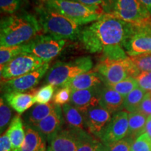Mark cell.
I'll use <instances>...</instances> for the list:
<instances>
[{
  "mask_svg": "<svg viewBox=\"0 0 151 151\" xmlns=\"http://www.w3.org/2000/svg\"><path fill=\"white\" fill-rule=\"evenodd\" d=\"M55 108V104L53 101L46 104H37L35 106L24 115L26 126L31 127H34L43 119L46 118L47 116H48L54 111Z\"/></svg>",
  "mask_w": 151,
  "mask_h": 151,
  "instance_id": "cell-22",
  "label": "cell"
},
{
  "mask_svg": "<svg viewBox=\"0 0 151 151\" xmlns=\"http://www.w3.org/2000/svg\"><path fill=\"white\" fill-rule=\"evenodd\" d=\"M147 117L145 115L136 111L129 113V128L127 137L134 141L139 136L146 132Z\"/></svg>",
  "mask_w": 151,
  "mask_h": 151,
  "instance_id": "cell-24",
  "label": "cell"
},
{
  "mask_svg": "<svg viewBox=\"0 0 151 151\" xmlns=\"http://www.w3.org/2000/svg\"><path fill=\"white\" fill-rule=\"evenodd\" d=\"M20 151H46L44 138L35 129L26 126L25 138Z\"/></svg>",
  "mask_w": 151,
  "mask_h": 151,
  "instance_id": "cell-23",
  "label": "cell"
},
{
  "mask_svg": "<svg viewBox=\"0 0 151 151\" xmlns=\"http://www.w3.org/2000/svg\"><path fill=\"white\" fill-rule=\"evenodd\" d=\"M134 24L104 16L83 28L80 40L91 53H101V58L122 60L128 58L124 45L133 31Z\"/></svg>",
  "mask_w": 151,
  "mask_h": 151,
  "instance_id": "cell-1",
  "label": "cell"
},
{
  "mask_svg": "<svg viewBox=\"0 0 151 151\" xmlns=\"http://www.w3.org/2000/svg\"><path fill=\"white\" fill-rule=\"evenodd\" d=\"M146 132L148 134L149 137L151 138V116L147 118L146 124Z\"/></svg>",
  "mask_w": 151,
  "mask_h": 151,
  "instance_id": "cell-41",
  "label": "cell"
},
{
  "mask_svg": "<svg viewBox=\"0 0 151 151\" xmlns=\"http://www.w3.org/2000/svg\"><path fill=\"white\" fill-rule=\"evenodd\" d=\"M102 83L103 81L101 76L94 69L93 71L77 76L62 87H68L71 90H80L101 86Z\"/></svg>",
  "mask_w": 151,
  "mask_h": 151,
  "instance_id": "cell-18",
  "label": "cell"
},
{
  "mask_svg": "<svg viewBox=\"0 0 151 151\" xmlns=\"http://www.w3.org/2000/svg\"><path fill=\"white\" fill-rule=\"evenodd\" d=\"M50 69V62L43 65L39 69L27 73V74L1 82V89L5 93L13 92H23L32 90L39 83L41 79L46 75Z\"/></svg>",
  "mask_w": 151,
  "mask_h": 151,
  "instance_id": "cell-11",
  "label": "cell"
},
{
  "mask_svg": "<svg viewBox=\"0 0 151 151\" xmlns=\"http://www.w3.org/2000/svg\"><path fill=\"white\" fill-rule=\"evenodd\" d=\"M67 43V40L59 39L48 35H38L27 43H24V53L31 54L50 62L59 55Z\"/></svg>",
  "mask_w": 151,
  "mask_h": 151,
  "instance_id": "cell-8",
  "label": "cell"
},
{
  "mask_svg": "<svg viewBox=\"0 0 151 151\" xmlns=\"http://www.w3.org/2000/svg\"><path fill=\"white\" fill-rule=\"evenodd\" d=\"M35 90L34 89L28 92H9L4 93V97L11 108L19 114H21L35 104Z\"/></svg>",
  "mask_w": 151,
  "mask_h": 151,
  "instance_id": "cell-17",
  "label": "cell"
},
{
  "mask_svg": "<svg viewBox=\"0 0 151 151\" xmlns=\"http://www.w3.org/2000/svg\"><path fill=\"white\" fill-rule=\"evenodd\" d=\"M139 1L151 14V0H139Z\"/></svg>",
  "mask_w": 151,
  "mask_h": 151,
  "instance_id": "cell-40",
  "label": "cell"
},
{
  "mask_svg": "<svg viewBox=\"0 0 151 151\" xmlns=\"http://www.w3.org/2000/svg\"><path fill=\"white\" fill-rule=\"evenodd\" d=\"M137 79L139 86L142 89L147 92L151 91V71L150 72H141L137 76Z\"/></svg>",
  "mask_w": 151,
  "mask_h": 151,
  "instance_id": "cell-36",
  "label": "cell"
},
{
  "mask_svg": "<svg viewBox=\"0 0 151 151\" xmlns=\"http://www.w3.org/2000/svg\"><path fill=\"white\" fill-rule=\"evenodd\" d=\"M41 30L37 16L27 11L4 16L0 22V45L9 47L27 43Z\"/></svg>",
  "mask_w": 151,
  "mask_h": 151,
  "instance_id": "cell-2",
  "label": "cell"
},
{
  "mask_svg": "<svg viewBox=\"0 0 151 151\" xmlns=\"http://www.w3.org/2000/svg\"><path fill=\"white\" fill-rule=\"evenodd\" d=\"M64 122L67 129L74 130H84L85 120L83 114L71 104L62 106Z\"/></svg>",
  "mask_w": 151,
  "mask_h": 151,
  "instance_id": "cell-20",
  "label": "cell"
},
{
  "mask_svg": "<svg viewBox=\"0 0 151 151\" xmlns=\"http://www.w3.org/2000/svg\"><path fill=\"white\" fill-rule=\"evenodd\" d=\"M64 122L62 109L60 105L55 104L54 111L41 120L39 123L32 128L35 129L47 140L51 141L55 136L61 131V128Z\"/></svg>",
  "mask_w": 151,
  "mask_h": 151,
  "instance_id": "cell-16",
  "label": "cell"
},
{
  "mask_svg": "<svg viewBox=\"0 0 151 151\" xmlns=\"http://www.w3.org/2000/svg\"><path fill=\"white\" fill-rule=\"evenodd\" d=\"M87 134L85 130L62 129L51 139L48 151H76Z\"/></svg>",
  "mask_w": 151,
  "mask_h": 151,
  "instance_id": "cell-13",
  "label": "cell"
},
{
  "mask_svg": "<svg viewBox=\"0 0 151 151\" xmlns=\"http://www.w3.org/2000/svg\"><path fill=\"white\" fill-rule=\"evenodd\" d=\"M105 16L134 24L151 21V14L139 0H104L101 5Z\"/></svg>",
  "mask_w": 151,
  "mask_h": 151,
  "instance_id": "cell-5",
  "label": "cell"
},
{
  "mask_svg": "<svg viewBox=\"0 0 151 151\" xmlns=\"http://www.w3.org/2000/svg\"><path fill=\"white\" fill-rule=\"evenodd\" d=\"M41 3L80 26L97 21L105 16L101 6H88L70 0H41Z\"/></svg>",
  "mask_w": 151,
  "mask_h": 151,
  "instance_id": "cell-4",
  "label": "cell"
},
{
  "mask_svg": "<svg viewBox=\"0 0 151 151\" xmlns=\"http://www.w3.org/2000/svg\"><path fill=\"white\" fill-rule=\"evenodd\" d=\"M83 117L88 133L99 138L112 118L111 113L100 105L88 109Z\"/></svg>",
  "mask_w": 151,
  "mask_h": 151,
  "instance_id": "cell-14",
  "label": "cell"
},
{
  "mask_svg": "<svg viewBox=\"0 0 151 151\" xmlns=\"http://www.w3.org/2000/svg\"><path fill=\"white\" fill-rule=\"evenodd\" d=\"M35 12L41 30L45 35L63 40L80 39L83 28L63 15L47 7L43 3L36 7Z\"/></svg>",
  "mask_w": 151,
  "mask_h": 151,
  "instance_id": "cell-3",
  "label": "cell"
},
{
  "mask_svg": "<svg viewBox=\"0 0 151 151\" xmlns=\"http://www.w3.org/2000/svg\"><path fill=\"white\" fill-rule=\"evenodd\" d=\"M134 140L127 137L125 139L102 145L101 151H131V146Z\"/></svg>",
  "mask_w": 151,
  "mask_h": 151,
  "instance_id": "cell-30",
  "label": "cell"
},
{
  "mask_svg": "<svg viewBox=\"0 0 151 151\" xmlns=\"http://www.w3.org/2000/svg\"><path fill=\"white\" fill-rule=\"evenodd\" d=\"M22 5V0H0L1 12L6 14L18 13Z\"/></svg>",
  "mask_w": 151,
  "mask_h": 151,
  "instance_id": "cell-33",
  "label": "cell"
},
{
  "mask_svg": "<svg viewBox=\"0 0 151 151\" xmlns=\"http://www.w3.org/2000/svg\"><path fill=\"white\" fill-rule=\"evenodd\" d=\"M11 118V111L9 106L5 103L4 99L1 98L0 101V128L1 133L6 129L10 122Z\"/></svg>",
  "mask_w": 151,
  "mask_h": 151,
  "instance_id": "cell-35",
  "label": "cell"
},
{
  "mask_svg": "<svg viewBox=\"0 0 151 151\" xmlns=\"http://www.w3.org/2000/svg\"><path fill=\"white\" fill-rule=\"evenodd\" d=\"M129 128V113L120 111L113 115L111 121L100 137V141L104 144L122 140L127 137Z\"/></svg>",
  "mask_w": 151,
  "mask_h": 151,
  "instance_id": "cell-12",
  "label": "cell"
},
{
  "mask_svg": "<svg viewBox=\"0 0 151 151\" xmlns=\"http://www.w3.org/2000/svg\"><path fill=\"white\" fill-rule=\"evenodd\" d=\"M38 1H41V0H38Z\"/></svg>",
  "mask_w": 151,
  "mask_h": 151,
  "instance_id": "cell-42",
  "label": "cell"
},
{
  "mask_svg": "<svg viewBox=\"0 0 151 151\" xmlns=\"http://www.w3.org/2000/svg\"><path fill=\"white\" fill-rule=\"evenodd\" d=\"M93 67L91 57H79L69 62H57L49 69L45 83L55 87H62L71 79L90 71Z\"/></svg>",
  "mask_w": 151,
  "mask_h": 151,
  "instance_id": "cell-6",
  "label": "cell"
},
{
  "mask_svg": "<svg viewBox=\"0 0 151 151\" xmlns=\"http://www.w3.org/2000/svg\"><path fill=\"white\" fill-rule=\"evenodd\" d=\"M146 92L140 87L136 88L124 97L122 109L129 113L137 111Z\"/></svg>",
  "mask_w": 151,
  "mask_h": 151,
  "instance_id": "cell-25",
  "label": "cell"
},
{
  "mask_svg": "<svg viewBox=\"0 0 151 151\" xmlns=\"http://www.w3.org/2000/svg\"><path fill=\"white\" fill-rule=\"evenodd\" d=\"M109 87H110L111 88L116 90L124 97H125L127 94H129L134 90L139 88V86L137 79L134 77H129V78L124 79L121 82H119L114 85H111Z\"/></svg>",
  "mask_w": 151,
  "mask_h": 151,
  "instance_id": "cell-27",
  "label": "cell"
},
{
  "mask_svg": "<svg viewBox=\"0 0 151 151\" xmlns=\"http://www.w3.org/2000/svg\"><path fill=\"white\" fill-rule=\"evenodd\" d=\"M102 145L100 141L94 139L91 134H88L81 141L76 151H101Z\"/></svg>",
  "mask_w": 151,
  "mask_h": 151,
  "instance_id": "cell-31",
  "label": "cell"
},
{
  "mask_svg": "<svg viewBox=\"0 0 151 151\" xmlns=\"http://www.w3.org/2000/svg\"><path fill=\"white\" fill-rule=\"evenodd\" d=\"M70 1H76V2L83 4L88 6H100L104 0H70Z\"/></svg>",
  "mask_w": 151,
  "mask_h": 151,
  "instance_id": "cell-39",
  "label": "cell"
},
{
  "mask_svg": "<svg viewBox=\"0 0 151 151\" xmlns=\"http://www.w3.org/2000/svg\"><path fill=\"white\" fill-rule=\"evenodd\" d=\"M0 151H12V144L6 132L0 138Z\"/></svg>",
  "mask_w": 151,
  "mask_h": 151,
  "instance_id": "cell-38",
  "label": "cell"
},
{
  "mask_svg": "<svg viewBox=\"0 0 151 151\" xmlns=\"http://www.w3.org/2000/svg\"><path fill=\"white\" fill-rule=\"evenodd\" d=\"M124 97L110 87H103L101 92L99 105L111 114L116 113L122 109Z\"/></svg>",
  "mask_w": 151,
  "mask_h": 151,
  "instance_id": "cell-19",
  "label": "cell"
},
{
  "mask_svg": "<svg viewBox=\"0 0 151 151\" xmlns=\"http://www.w3.org/2000/svg\"><path fill=\"white\" fill-rule=\"evenodd\" d=\"M147 118L151 116V91L147 92L141 101L138 111Z\"/></svg>",
  "mask_w": 151,
  "mask_h": 151,
  "instance_id": "cell-37",
  "label": "cell"
},
{
  "mask_svg": "<svg viewBox=\"0 0 151 151\" xmlns=\"http://www.w3.org/2000/svg\"><path fill=\"white\" fill-rule=\"evenodd\" d=\"M55 87L50 84H46L41 87L39 89L35 90V100L38 104H46L50 103V100L54 97Z\"/></svg>",
  "mask_w": 151,
  "mask_h": 151,
  "instance_id": "cell-28",
  "label": "cell"
},
{
  "mask_svg": "<svg viewBox=\"0 0 151 151\" xmlns=\"http://www.w3.org/2000/svg\"><path fill=\"white\" fill-rule=\"evenodd\" d=\"M124 49L129 56L151 53V21L134 24L131 35L124 43Z\"/></svg>",
  "mask_w": 151,
  "mask_h": 151,
  "instance_id": "cell-10",
  "label": "cell"
},
{
  "mask_svg": "<svg viewBox=\"0 0 151 151\" xmlns=\"http://www.w3.org/2000/svg\"><path fill=\"white\" fill-rule=\"evenodd\" d=\"M103 87L99 86L90 89L72 90L70 99L71 104L83 114L89 109L99 105Z\"/></svg>",
  "mask_w": 151,
  "mask_h": 151,
  "instance_id": "cell-15",
  "label": "cell"
},
{
  "mask_svg": "<svg viewBox=\"0 0 151 151\" xmlns=\"http://www.w3.org/2000/svg\"><path fill=\"white\" fill-rule=\"evenodd\" d=\"M47 63L31 54H21L1 69V80L4 82L18 78L39 69Z\"/></svg>",
  "mask_w": 151,
  "mask_h": 151,
  "instance_id": "cell-9",
  "label": "cell"
},
{
  "mask_svg": "<svg viewBox=\"0 0 151 151\" xmlns=\"http://www.w3.org/2000/svg\"><path fill=\"white\" fill-rule=\"evenodd\" d=\"M129 58L139 72L151 71V53L129 56Z\"/></svg>",
  "mask_w": 151,
  "mask_h": 151,
  "instance_id": "cell-29",
  "label": "cell"
},
{
  "mask_svg": "<svg viewBox=\"0 0 151 151\" xmlns=\"http://www.w3.org/2000/svg\"><path fill=\"white\" fill-rule=\"evenodd\" d=\"M131 151H151V138L146 132L134 141Z\"/></svg>",
  "mask_w": 151,
  "mask_h": 151,
  "instance_id": "cell-32",
  "label": "cell"
},
{
  "mask_svg": "<svg viewBox=\"0 0 151 151\" xmlns=\"http://www.w3.org/2000/svg\"><path fill=\"white\" fill-rule=\"evenodd\" d=\"M72 90L68 87H60L53 97V103L56 105H65L70 101Z\"/></svg>",
  "mask_w": 151,
  "mask_h": 151,
  "instance_id": "cell-34",
  "label": "cell"
},
{
  "mask_svg": "<svg viewBox=\"0 0 151 151\" xmlns=\"http://www.w3.org/2000/svg\"><path fill=\"white\" fill-rule=\"evenodd\" d=\"M6 132L12 144V151H20L25 138L21 117L20 116H15Z\"/></svg>",
  "mask_w": 151,
  "mask_h": 151,
  "instance_id": "cell-21",
  "label": "cell"
},
{
  "mask_svg": "<svg viewBox=\"0 0 151 151\" xmlns=\"http://www.w3.org/2000/svg\"><path fill=\"white\" fill-rule=\"evenodd\" d=\"M94 70L99 73L104 84L106 86L116 84L129 77L135 78L141 73L129 56L126 59L117 60L101 58Z\"/></svg>",
  "mask_w": 151,
  "mask_h": 151,
  "instance_id": "cell-7",
  "label": "cell"
},
{
  "mask_svg": "<svg viewBox=\"0 0 151 151\" xmlns=\"http://www.w3.org/2000/svg\"><path fill=\"white\" fill-rule=\"evenodd\" d=\"M24 53V44L14 46H1L0 48V67H4L16 57Z\"/></svg>",
  "mask_w": 151,
  "mask_h": 151,
  "instance_id": "cell-26",
  "label": "cell"
}]
</instances>
